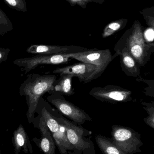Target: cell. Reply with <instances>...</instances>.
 Returning <instances> with one entry per match:
<instances>
[{"label":"cell","instance_id":"6da1fadb","mask_svg":"<svg viewBox=\"0 0 154 154\" xmlns=\"http://www.w3.org/2000/svg\"><path fill=\"white\" fill-rule=\"evenodd\" d=\"M52 114L65 128L68 140L74 148V153L96 154L95 145L91 140V131L84 128L81 125L67 119L59 112H54Z\"/></svg>","mask_w":154,"mask_h":154},{"label":"cell","instance_id":"7a4b0ae2","mask_svg":"<svg viewBox=\"0 0 154 154\" xmlns=\"http://www.w3.org/2000/svg\"><path fill=\"white\" fill-rule=\"evenodd\" d=\"M57 76L54 75L37 76L25 80L22 91L28 99L29 119L33 117L36 107L41 97L46 92L54 91V84Z\"/></svg>","mask_w":154,"mask_h":154},{"label":"cell","instance_id":"3957f363","mask_svg":"<svg viewBox=\"0 0 154 154\" xmlns=\"http://www.w3.org/2000/svg\"><path fill=\"white\" fill-rule=\"evenodd\" d=\"M122 48L127 50L141 67H144L151 59L154 51V45L146 42L140 30L137 29L127 37L119 41L114 47V50Z\"/></svg>","mask_w":154,"mask_h":154},{"label":"cell","instance_id":"277c9868","mask_svg":"<svg viewBox=\"0 0 154 154\" xmlns=\"http://www.w3.org/2000/svg\"><path fill=\"white\" fill-rule=\"evenodd\" d=\"M70 58L76 59L83 63L92 64L96 67V69L84 82L88 83L98 79L103 74L109 63L118 55L116 53L112 55L109 49L98 50L89 49L88 50L77 53H68Z\"/></svg>","mask_w":154,"mask_h":154},{"label":"cell","instance_id":"5b68a950","mask_svg":"<svg viewBox=\"0 0 154 154\" xmlns=\"http://www.w3.org/2000/svg\"><path fill=\"white\" fill-rule=\"evenodd\" d=\"M111 132V142L127 154H135L142 152L143 145L141 135L133 128L123 126L114 125Z\"/></svg>","mask_w":154,"mask_h":154},{"label":"cell","instance_id":"8992f818","mask_svg":"<svg viewBox=\"0 0 154 154\" xmlns=\"http://www.w3.org/2000/svg\"><path fill=\"white\" fill-rule=\"evenodd\" d=\"M47 99L61 114L69 120L82 125L92 120L89 115L79 107L68 101L64 96L59 92H54L49 96Z\"/></svg>","mask_w":154,"mask_h":154},{"label":"cell","instance_id":"52a82bcc","mask_svg":"<svg viewBox=\"0 0 154 154\" xmlns=\"http://www.w3.org/2000/svg\"><path fill=\"white\" fill-rule=\"evenodd\" d=\"M89 94L97 100L111 104L127 103L133 100L131 91L116 85L95 87Z\"/></svg>","mask_w":154,"mask_h":154},{"label":"cell","instance_id":"ba28073f","mask_svg":"<svg viewBox=\"0 0 154 154\" xmlns=\"http://www.w3.org/2000/svg\"><path fill=\"white\" fill-rule=\"evenodd\" d=\"M42 115L61 154H68L69 152H74V148L68 140L64 127L56 120L52 114L45 108L42 109Z\"/></svg>","mask_w":154,"mask_h":154},{"label":"cell","instance_id":"9c48e42d","mask_svg":"<svg viewBox=\"0 0 154 154\" xmlns=\"http://www.w3.org/2000/svg\"><path fill=\"white\" fill-rule=\"evenodd\" d=\"M70 59L66 54L37 55L32 57L15 60L13 63L22 67L25 73H27L40 65L64 64L68 62Z\"/></svg>","mask_w":154,"mask_h":154},{"label":"cell","instance_id":"30bf717a","mask_svg":"<svg viewBox=\"0 0 154 154\" xmlns=\"http://www.w3.org/2000/svg\"><path fill=\"white\" fill-rule=\"evenodd\" d=\"M89 49L77 46H53L33 45L27 49V52L37 55H53L77 53L88 50Z\"/></svg>","mask_w":154,"mask_h":154},{"label":"cell","instance_id":"8fae6325","mask_svg":"<svg viewBox=\"0 0 154 154\" xmlns=\"http://www.w3.org/2000/svg\"><path fill=\"white\" fill-rule=\"evenodd\" d=\"M96 69V67L92 64L82 63L73 64L61 68H58L53 71L54 74L72 75L77 77L80 82H84Z\"/></svg>","mask_w":154,"mask_h":154},{"label":"cell","instance_id":"7c38bea8","mask_svg":"<svg viewBox=\"0 0 154 154\" xmlns=\"http://www.w3.org/2000/svg\"><path fill=\"white\" fill-rule=\"evenodd\" d=\"M120 57L122 70L127 75L134 78H139L141 75L140 67L134 58L125 48L115 51Z\"/></svg>","mask_w":154,"mask_h":154},{"label":"cell","instance_id":"4fadbf2b","mask_svg":"<svg viewBox=\"0 0 154 154\" xmlns=\"http://www.w3.org/2000/svg\"><path fill=\"white\" fill-rule=\"evenodd\" d=\"M39 127L42 137L40 143L41 149L45 154H55V142L42 117L40 120Z\"/></svg>","mask_w":154,"mask_h":154},{"label":"cell","instance_id":"5bb4252c","mask_svg":"<svg viewBox=\"0 0 154 154\" xmlns=\"http://www.w3.org/2000/svg\"><path fill=\"white\" fill-rule=\"evenodd\" d=\"M95 140L103 154H127L113 143L110 138L102 135H96Z\"/></svg>","mask_w":154,"mask_h":154},{"label":"cell","instance_id":"9a60e30c","mask_svg":"<svg viewBox=\"0 0 154 154\" xmlns=\"http://www.w3.org/2000/svg\"><path fill=\"white\" fill-rule=\"evenodd\" d=\"M74 76L72 75H64L61 76L59 79L56 81L54 84V91L59 92L62 95L67 96H72L75 94L72 89V79Z\"/></svg>","mask_w":154,"mask_h":154},{"label":"cell","instance_id":"2e32d148","mask_svg":"<svg viewBox=\"0 0 154 154\" xmlns=\"http://www.w3.org/2000/svg\"><path fill=\"white\" fill-rule=\"evenodd\" d=\"M13 140L15 154H19L22 148H24V152H27L28 151V137L27 134L22 125H20L14 133Z\"/></svg>","mask_w":154,"mask_h":154},{"label":"cell","instance_id":"e0dca14e","mask_svg":"<svg viewBox=\"0 0 154 154\" xmlns=\"http://www.w3.org/2000/svg\"><path fill=\"white\" fill-rule=\"evenodd\" d=\"M13 29V26L11 20L0 8V35L3 36Z\"/></svg>","mask_w":154,"mask_h":154},{"label":"cell","instance_id":"ac0fdd59","mask_svg":"<svg viewBox=\"0 0 154 154\" xmlns=\"http://www.w3.org/2000/svg\"><path fill=\"white\" fill-rule=\"evenodd\" d=\"M143 105L145 107H143V109L146 111L148 116L147 117L144 119L143 120L145 123L154 129V103L151 102L150 103L143 102Z\"/></svg>","mask_w":154,"mask_h":154},{"label":"cell","instance_id":"d6986e66","mask_svg":"<svg viewBox=\"0 0 154 154\" xmlns=\"http://www.w3.org/2000/svg\"><path fill=\"white\" fill-rule=\"evenodd\" d=\"M8 6L19 11L26 12L27 11L25 0H3Z\"/></svg>","mask_w":154,"mask_h":154},{"label":"cell","instance_id":"ffe728a7","mask_svg":"<svg viewBox=\"0 0 154 154\" xmlns=\"http://www.w3.org/2000/svg\"><path fill=\"white\" fill-rule=\"evenodd\" d=\"M145 37L147 40L150 41H153L154 38V31L153 30L150 29L147 30L146 32Z\"/></svg>","mask_w":154,"mask_h":154},{"label":"cell","instance_id":"44dd1931","mask_svg":"<svg viewBox=\"0 0 154 154\" xmlns=\"http://www.w3.org/2000/svg\"><path fill=\"white\" fill-rule=\"evenodd\" d=\"M5 56H6V54L4 51V49L0 48V63L4 60Z\"/></svg>","mask_w":154,"mask_h":154},{"label":"cell","instance_id":"7402d4cb","mask_svg":"<svg viewBox=\"0 0 154 154\" xmlns=\"http://www.w3.org/2000/svg\"><path fill=\"white\" fill-rule=\"evenodd\" d=\"M68 154H75L73 152H69Z\"/></svg>","mask_w":154,"mask_h":154},{"label":"cell","instance_id":"603a6c76","mask_svg":"<svg viewBox=\"0 0 154 154\" xmlns=\"http://www.w3.org/2000/svg\"><path fill=\"white\" fill-rule=\"evenodd\" d=\"M71 1H73V2H77V1H80V0H71Z\"/></svg>","mask_w":154,"mask_h":154}]
</instances>
